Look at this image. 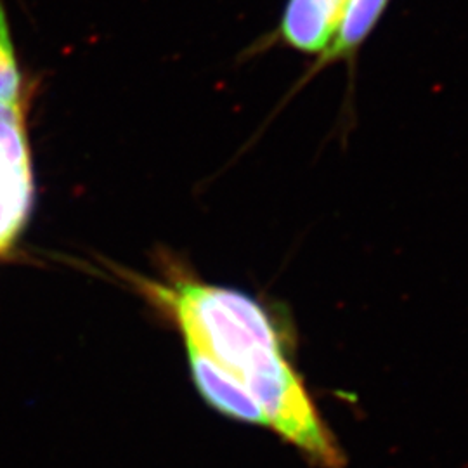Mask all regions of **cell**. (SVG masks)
I'll use <instances>...</instances> for the list:
<instances>
[{
  "label": "cell",
  "instance_id": "cell-1",
  "mask_svg": "<svg viewBox=\"0 0 468 468\" xmlns=\"http://www.w3.org/2000/svg\"><path fill=\"white\" fill-rule=\"evenodd\" d=\"M137 284L172 316L184 346L233 373L252 397L291 371L273 312L252 295L191 276L139 277Z\"/></svg>",
  "mask_w": 468,
  "mask_h": 468
},
{
  "label": "cell",
  "instance_id": "cell-2",
  "mask_svg": "<svg viewBox=\"0 0 468 468\" xmlns=\"http://www.w3.org/2000/svg\"><path fill=\"white\" fill-rule=\"evenodd\" d=\"M33 168L23 97L0 104V255L23 233L33 209Z\"/></svg>",
  "mask_w": 468,
  "mask_h": 468
},
{
  "label": "cell",
  "instance_id": "cell-3",
  "mask_svg": "<svg viewBox=\"0 0 468 468\" xmlns=\"http://www.w3.org/2000/svg\"><path fill=\"white\" fill-rule=\"evenodd\" d=\"M347 0H288L271 37L284 47L323 56L333 44Z\"/></svg>",
  "mask_w": 468,
  "mask_h": 468
},
{
  "label": "cell",
  "instance_id": "cell-4",
  "mask_svg": "<svg viewBox=\"0 0 468 468\" xmlns=\"http://www.w3.org/2000/svg\"><path fill=\"white\" fill-rule=\"evenodd\" d=\"M186 350H188L193 382L210 406L236 420L267 425L266 417L257 401L233 373L227 371L219 362L195 347L186 346Z\"/></svg>",
  "mask_w": 468,
  "mask_h": 468
},
{
  "label": "cell",
  "instance_id": "cell-5",
  "mask_svg": "<svg viewBox=\"0 0 468 468\" xmlns=\"http://www.w3.org/2000/svg\"><path fill=\"white\" fill-rule=\"evenodd\" d=\"M389 2L390 0H347L346 13H344L335 40L325 54L319 56L307 79L337 61H354L361 45L382 19Z\"/></svg>",
  "mask_w": 468,
  "mask_h": 468
},
{
  "label": "cell",
  "instance_id": "cell-6",
  "mask_svg": "<svg viewBox=\"0 0 468 468\" xmlns=\"http://www.w3.org/2000/svg\"><path fill=\"white\" fill-rule=\"evenodd\" d=\"M21 73L16 59L3 0H0V104L19 99Z\"/></svg>",
  "mask_w": 468,
  "mask_h": 468
}]
</instances>
